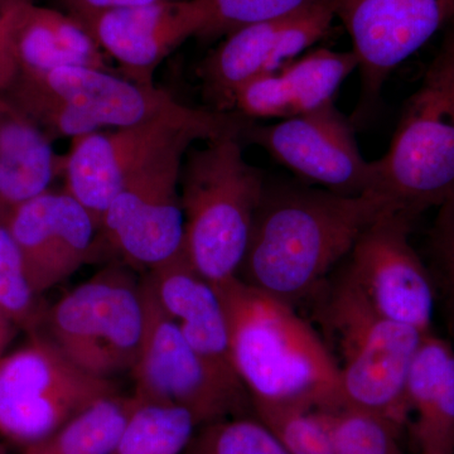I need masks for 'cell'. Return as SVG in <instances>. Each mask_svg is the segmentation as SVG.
I'll list each match as a JSON object with an SVG mask.
<instances>
[{
	"label": "cell",
	"instance_id": "obj_1",
	"mask_svg": "<svg viewBox=\"0 0 454 454\" xmlns=\"http://www.w3.org/2000/svg\"><path fill=\"white\" fill-rule=\"evenodd\" d=\"M389 208L376 192L348 197L301 182H267L239 278L294 307L324 286L360 235Z\"/></svg>",
	"mask_w": 454,
	"mask_h": 454
},
{
	"label": "cell",
	"instance_id": "obj_2",
	"mask_svg": "<svg viewBox=\"0 0 454 454\" xmlns=\"http://www.w3.org/2000/svg\"><path fill=\"white\" fill-rule=\"evenodd\" d=\"M214 286L225 310L232 364L253 406L343 408L336 360L294 307L239 277Z\"/></svg>",
	"mask_w": 454,
	"mask_h": 454
},
{
	"label": "cell",
	"instance_id": "obj_3",
	"mask_svg": "<svg viewBox=\"0 0 454 454\" xmlns=\"http://www.w3.org/2000/svg\"><path fill=\"white\" fill-rule=\"evenodd\" d=\"M241 138L206 140L184 154L179 195L184 217V253L212 284L239 277L265 181L244 157Z\"/></svg>",
	"mask_w": 454,
	"mask_h": 454
},
{
	"label": "cell",
	"instance_id": "obj_4",
	"mask_svg": "<svg viewBox=\"0 0 454 454\" xmlns=\"http://www.w3.org/2000/svg\"><path fill=\"white\" fill-rule=\"evenodd\" d=\"M316 315L339 366L343 408L408 427L406 379L424 333L379 315L343 274L319 301Z\"/></svg>",
	"mask_w": 454,
	"mask_h": 454
},
{
	"label": "cell",
	"instance_id": "obj_5",
	"mask_svg": "<svg viewBox=\"0 0 454 454\" xmlns=\"http://www.w3.org/2000/svg\"><path fill=\"white\" fill-rule=\"evenodd\" d=\"M376 164V193L415 221L453 195L454 42L448 33Z\"/></svg>",
	"mask_w": 454,
	"mask_h": 454
},
{
	"label": "cell",
	"instance_id": "obj_6",
	"mask_svg": "<svg viewBox=\"0 0 454 454\" xmlns=\"http://www.w3.org/2000/svg\"><path fill=\"white\" fill-rule=\"evenodd\" d=\"M247 122L239 114L211 110L201 118H160L85 134L73 139L65 158V192L82 203L100 230L114 197L160 155L196 140L241 137Z\"/></svg>",
	"mask_w": 454,
	"mask_h": 454
},
{
	"label": "cell",
	"instance_id": "obj_7",
	"mask_svg": "<svg viewBox=\"0 0 454 454\" xmlns=\"http://www.w3.org/2000/svg\"><path fill=\"white\" fill-rule=\"evenodd\" d=\"M118 393L112 379L77 366L47 334L31 333L0 357V435L25 448Z\"/></svg>",
	"mask_w": 454,
	"mask_h": 454
},
{
	"label": "cell",
	"instance_id": "obj_8",
	"mask_svg": "<svg viewBox=\"0 0 454 454\" xmlns=\"http://www.w3.org/2000/svg\"><path fill=\"white\" fill-rule=\"evenodd\" d=\"M44 325L85 372L104 379L131 372L145 330L142 283L119 265L103 269L47 309Z\"/></svg>",
	"mask_w": 454,
	"mask_h": 454
},
{
	"label": "cell",
	"instance_id": "obj_9",
	"mask_svg": "<svg viewBox=\"0 0 454 454\" xmlns=\"http://www.w3.org/2000/svg\"><path fill=\"white\" fill-rule=\"evenodd\" d=\"M145 330L131 373L134 397L140 402L181 406L200 427L253 411L252 399L240 379L212 366L184 339L178 325L158 304L142 282Z\"/></svg>",
	"mask_w": 454,
	"mask_h": 454
},
{
	"label": "cell",
	"instance_id": "obj_10",
	"mask_svg": "<svg viewBox=\"0 0 454 454\" xmlns=\"http://www.w3.org/2000/svg\"><path fill=\"white\" fill-rule=\"evenodd\" d=\"M357 59L360 98L351 121H370L390 74L454 23V0H331Z\"/></svg>",
	"mask_w": 454,
	"mask_h": 454
},
{
	"label": "cell",
	"instance_id": "obj_11",
	"mask_svg": "<svg viewBox=\"0 0 454 454\" xmlns=\"http://www.w3.org/2000/svg\"><path fill=\"white\" fill-rule=\"evenodd\" d=\"M241 136L264 149L301 184L340 196L376 192L378 164L363 157L354 122L334 104L273 124L249 121Z\"/></svg>",
	"mask_w": 454,
	"mask_h": 454
},
{
	"label": "cell",
	"instance_id": "obj_12",
	"mask_svg": "<svg viewBox=\"0 0 454 454\" xmlns=\"http://www.w3.org/2000/svg\"><path fill=\"white\" fill-rule=\"evenodd\" d=\"M414 223L394 208L382 212L343 260L342 274L379 315L426 334L437 304L428 268L411 241Z\"/></svg>",
	"mask_w": 454,
	"mask_h": 454
},
{
	"label": "cell",
	"instance_id": "obj_13",
	"mask_svg": "<svg viewBox=\"0 0 454 454\" xmlns=\"http://www.w3.org/2000/svg\"><path fill=\"white\" fill-rule=\"evenodd\" d=\"M191 145L160 155L114 197L101 220L107 244L131 265L148 270L184 252L179 178Z\"/></svg>",
	"mask_w": 454,
	"mask_h": 454
},
{
	"label": "cell",
	"instance_id": "obj_14",
	"mask_svg": "<svg viewBox=\"0 0 454 454\" xmlns=\"http://www.w3.org/2000/svg\"><path fill=\"white\" fill-rule=\"evenodd\" d=\"M334 18L331 0L289 16L235 29L199 68L206 97L217 112L232 113L236 92L291 64L327 35Z\"/></svg>",
	"mask_w": 454,
	"mask_h": 454
},
{
	"label": "cell",
	"instance_id": "obj_15",
	"mask_svg": "<svg viewBox=\"0 0 454 454\" xmlns=\"http://www.w3.org/2000/svg\"><path fill=\"white\" fill-rule=\"evenodd\" d=\"M128 80L154 86L155 68L192 35H201L206 17L199 0H164L97 12L79 20Z\"/></svg>",
	"mask_w": 454,
	"mask_h": 454
},
{
	"label": "cell",
	"instance_id": "obj_16",
	"mask_svg": "<svg viewBox=\"0 0 454 454\" xmlns=\"http://www.w3.org/2000/svg\"><path fill=\"white\" fill-rule=\"evenodd\" d=\"M27 277L38 295L74 276L94 253L98 226L67 192H47L9 212Z\"/></svg>",
	"mask_w": 454,
	"mask_h": 454
},
{
	"label": "cell",
	"instance_id": "obj_17",
	"mask_svg": "<svg viewBox=\"0 0 454 454\" xmlns=\"http://www.w3.org/2000/svg\"><path fill=\"white\" fill-rule=\"evenodd\" d=\"M357 71L352 51H307L277 73L259 77L236 92L232 113L247 121H286L334 104L346 79Z\"/></svg>",
	"mask_w": 454,
	"mask_h": 454
},
{
	"label": "cell",
	"instance_id": "obj_18",
	"mask_svg": "<svg viewBox=\"0 0 454 454\" xmlns=\"http://www.w3.org/2000/svg\"><path fill=\"white\" fill-rule=\"evenodd\" d=\"M32 74L100 130L160 118H201L211 112L184 106L155 86L139 85L98 68L71 66Z\"/></svg>",
	"mask_w": 454,
	"mask_h": 454
},
{
	"label": "cell",
	"instance_id": "obj_19",
	"mask_svg": "<svg viewBox=\"0 0 454 454\" xmlns=\"http://www.w3.org/2000/svg\"><path fill=\"white\" fill-rule=\"evenodd\" d=\"M145 280L187 342L212 366L239 379L219 293L191 265L184 253L151 269Z\"/></svg>",
	"mask_w": 454,
	"mask_h": 454
},
{
	"label": "cell",
	"instance_id": "obj_20",
	"mask_svg": "<svg viewBox=\"0 0 454 454\" xmlns=\"http://www.w3.org/2000/svg\"><path fill=\"white\" fill-rule=\"evenodd\" d=\"M411 435L422 454H454V345L424 334L405 387Z\"/></svg>",
	"mask_w": 454,
	"mask_h": 454
},
{
	"label": "cell",
	"instance_id": "obj_21",
	"mask_svg": "<svg viewBox=\"0 0 454 454\" xmlns=\"http://www.w3.org/2000/svg\"><path fill=\"white\" fill-rule=\"evenodd\" d=\"M16 50L23 73L46 74L71 66L112 73L106 53L79 20L32 3L18 27Z\"/></svg>",
	"mask_w": 454,
	"mask_h": 454
},
{
	"label": "cell",
	"instance_id": "obj_22",
	"mask_svg": "<svg viewBox=\"0 0 454 454\" xmlns=\"http://www.w3.org/2000/svg\"><path fill=\"white\" fill-rule=\"evenodd\" d=\"M59 164L46 134L0 106V205L12 210L47 192Z\"/></svg>",
	"mask_w": 454,
	"mask_h": 454
},
{
	"label": "cell",
	"instance_id": "obj_23",
	"mask_svg": "<svg viewBox=\"0 0 454 454\" xmlns=\"http://www.w3.org/2000/svg\"><path fill=\"white\" fill-rule=\"evenodd\" d=\"M133 406V395L107 396L20 454H112Z\"/></svg>",
	"mask_w": 454,
	"mask_h": 454
},
{
	"label": "cell",
	"instance_id": "obj_24",
	"mask_svg": "<svg viewBox=\"0 0 454 454\" xmlns=\"http://www.w3.org/2000/svg\"><path fill=\"white\" fill-rule=\"evenodd\" d=\"M197 429L199 424L186 409L134 397L112 454H184Z\"/></svg>",
	"mask_w": 454,
	"mask_h": 454
},
{
	"label": "cell",
	"instance_id": "obj_25",
	"mask_svg": "<svg viewBox=\"0 0 454 454\" xmlns=\"http://www.w3.org/2000/svg\"><path fill=\"white\" fill-rule=\"evenodd\" d=\"M11 208L0 205V310L18 330L40 333L47 307L33 291L20 247L9 227Z\"/></svg>",
	"mask_w": 454,
	"mask_h": 454
},
{
	"label": "cell",
	"instance_id": "obj_26",
	"mask_svg": "<svg viewBox=\"0 0 454 454\" xmlns=\"http://www.w3.org/2000/svg\"><path fill=\"white\" fill-rule=\"evenodd\" d=\"M327 432L333 454H405L402 427L358 409L316 411Z\"/></svg>",
	"mask_w": 454,
	"mask_h": 454
},
{
	"label": "cell",
	"instance_id": "obj_27",
	"mask_svg": "<svg viewBox=\"0 0 454 454\" xmlns=\"http://www.w3.org/2000/svg\"><path fill=\"white\" fill-rule=\"evenodd\" d=\"M420 255L428 268L448 339L454 345V193L437 208Z\"/></svg>",
	"mask_w": 454,
	"mask_h": 454
},
{
	"label": "cell",
	"instance_id": "obj_28",
	"mask_svg": "<svg viewBox=\"0 0 454 454\" xmlns=\"http://www.w3.org/2000/svg\"><path fill=\"white\" fill-rule=\"evenodd\" d=\"M184 454H288L258 418H226L196 430Z\"/></svg>",
	"mask_w": 454,
	"mask_h": 454
},
{
	"label": "cell",
	"instance_id": "obj_29",
	"mask_svg": "<svg viewBox=\"0 0 454 454\" xmlns=\"http://www.w3.org/2000/svg\"><path fill=\"white\" fill-rule=\"evenodd\" d=\"M253 413L288 454H333L316 411L294 404H260L253 406Z\"/></svg>",
	"mask_w": 454,
	"mask_h": 454
},
{
	"label": "cell",
	"instance_id": "obj_30",
	"mask_svg": "<svg viewBox=\"0 0 454 454\" xmlns=\"http://www.w3.org/2000/svg\"><path fill=\"white\" fill-rule=\"evenodd\" d=\"M324 0H199L206 17L203 37L226 35L241 27L289 16Z\"/></svg>",
	"mask_w": 454,
	"mask_h": 454
},
{
	"label": "cell",
	"instance_id": "obj_31",
	"mask_svg": "<svg viewBox=\"0 0 454 454\" xmlns=\"http://www.w3.org/2000/svg\"><path fill=\"white\" fill-rule=\"evenodd\" d=\"M25 74L20 98L23 104L49 128L51 133L61 138H79L85 134L100 130L89 119L68 106L67 103L51 91L37 76Z\"/></svg>",
	"mask_w": 454,
	"mask_h": 454
},
{
	"label": "cell",
	"instance_id": "obj_32",
	"mask_svg": "<svg viewBox=\"0 0 454 454\" xmlns=\"http://www.w3.org/2000/svg\"><path fill=\"white\" fill-rule=\"evenodd\" d=\"M31 0H8L0 4V89L7 88L20 73L16 37L20 20Z\"/></svg>",
	"mask_w": 454,
	"mask_h": 454
},
{
	"label": "cell",
	"instance_id": "obj_33",
	"mask_svg": "<svg viewBox=\"0 0 454 454\" xmlns=\"http://www.w3.org/2000/svg\"><path fill=\"white\" fill-rule=\"evenodd\" d=\"M67 9V13L82 20L89 14L106 9L137 7V5L152 4V3L164 2V0H61Z\"/></svg>",
	"mask_w": 454,
	"mask_h": 454
},
{
	"label": "cell",
	"instance_id": "obj_34",
	"mask_svg": "<svg viewBox=\"0 0 454 454\" xmlns=\"http://www.w3.org/2000/svg\"><path fill=\"white\" fill-rule=\"evenodd\" d=\"M17 331L18 328L13 325V322L0 310V337L12 342Z\"/></svg>",
	"mask_w": 454,
	"mask_h": 454
},
{
	"label": "cell",
	"instance_id": "obj_35",
	"mask_svg": "<svg viewBox=\"0 0 454 454\" xmlns=\"http://www.w3.org/2000/svg\"><path fill=\"white\" fill-rule=\"evenodd\" d=\"M9 343H11L9 342V340L2 339V337H0V357H2L3 355H4L5 352H7Z\"/></svg>",
	"mask_w": 454,
	"mask_h": 454
},
{
	"label": "cell",
	"instance_id": "obj_36",
	"mask_svg": "<svg viewBox=\"0 0 454 454\" xmlns=\"http://www.w3.org/2000/svg\"><path fill=\"white\" fill-rule=\"evenodd\" d=\"M448 35H450V38H452V41L454 42V23L452 26H450V31H448Z\"/></svg>",
	"mask_w": 454,
	"mask_h": 454
},
{
	"label": "cell",
	"instance_id": "obj_37",
	"mask_svg": "<svg viewBox=\"0 0 454 454\" xmlns=\"http://www.w3.org/2000/svg\"><path fill=\"white\" fill-rule=\"evenodd\" d=\"M0 454H7V450H5V446L2 442H0Z\"/></svg>",
	"mask_w": 454,
	"mask_h": 454
}]
</instances>
